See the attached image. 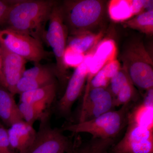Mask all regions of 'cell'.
Wrapping results in <instances>:
<instances>
[{
	"mask_svg": "<svg viewBox=\"0 0 153 153\" xmlns=\"http://www.w3.org/2000/svg\"><path fill=\"white\" fill-rule=\"evenodd\" d=\"M128 123H133L153 130V107L146 106L142 102L138 105L132 110H130Z\"/></svg>",
	"mask_w": 153,
	"mask_h": 153,
	"instance_id": "18",
	"label": "cell"
},
{
	"mask_svg": "<svg viewBox=\"0 0 153 153\" xmlns=\"http://www.w3.org/2000/svg\"><path fill=\"white\" fill-rule=\"evenodd\" d=\"M114 42L111 39L103 40L97 44L92 55L86 84L106 63L114 60Z\"/></svg>",
	"mask_w": 153,
	"mask_h": 153,
	"instance_id": "13",
	"label": "cell"
},
{
	"mask_svg": "<svg viewBox=\"0 0 153 153\" xmlns=\"http://www.w3.org/2000/svg\"><path fill=\"white\" fill-rule=\"evenodd\" d=\"M0 153H16L11 147L7 129L0 124Z\"/></svg>",
	"mask_w": 153,
	"mask_h": 153,
	"instance_id": "26",
	"label": "cell"
},
{
	"mask_svg": "<svg viewBox=\"0 0 153 153\" xmlns=\"http://www.w3.org/2000/svg\"><path fill=\"white\" fill-rule=\"evenodd\" d=\"M15 1L16 0H0V25L5 18L9 9Z\"/></svg>",
	"mask_w": 153,
	"mask_h": 153,
	"instance_id": "28",
	"label": "cell"
},
{
	"mask_svg": "<svg viewBox=\"0 0 153 153\" xmlns=\"http://www.w3.org/2000/svg\"><path fill=\"white\" fill-rule=\"evenodd\" d=\"M92 55L91 53L85 55L83 61L76 67L68 80L64 94L57 102L56 108L62 116L69 115L73 104L82 93L89 73Z\"/></svg>",
	"mask_w": 153,
	"mask_h": 153,
	"instance_id": "8",
	"label": "cell"
},
{
	"mask_svg": "<svg viewBox=\"0 0 153 153\" xmlns=\"http://www.w3.org/2000/svg\"><path fill=\"white\" fill-rule=\"evenodd\" d=\"M137 99L136 90L131 80L123 85L114 99V107L131 105Z\"/></svg>",
	"mask_w": 153,
	"mask_h": 153,
	"instance_id": "23",
	"label": "cell"
},
{
	"mask_svg": "<svg viewBox=\"0 0 153 153\" xmlns=\"http://www.w3.org/2000/svg\"><path fill=\"white\" fill-rule=\"evenodd\" d=\"M14 96L7 88L0 86V118L9 127L24 120Z\"/></svg>",
	"mask_w": 153,
	"mask_h": 153,
	"instance_id": "14",
	"label": "cell"
},
{
	"mask_svg": "<svg viewBox=\"0 0 153 153\" xmlns=\"http://www.w3.org/2000/svg\"><path fill=\"white\" fill-rule=\"evenodd\" d=\"M7 133L13 149L16 153H27L35 140L37 132L33 126L22 120L10 127Z\"/></svg>",
	"mask_w": 153,
	"mask_h": 153,
	"instance_id": "12",
	"label": "cell"
},
{
	"mask_svg": "<svg viewBox=\"0 0 153 153\" xmlns=\"http://www.w3.org/2000/svg\"><path fill=\"white\" fill-rule=\"evenodd\" d=\"M114 107V98L108 87L91 89L83 96L76 123L94 119L112 110Z\"/></svg>",
	"mask_w": 153,
	"mask_h": 153,
	"instance_id": "10",
	"label": "cell"
},
{
	"mask_svg": "<svg viewBox=\"0 0 153 153\" xmlns=\"http://www.w3.org/2000/svg\"><path fill=\"white\" fill-rule=\"evenodd\" d=\"M108 14L116 22H123L133 16L128 1H111L108 3Z\"/></svg>",
	"mask_w": 153,
	"mask_h": 153,
	"instance_id": "22",
	"label": "cell"
},
{
	"mask_svg": "<svg viewBox=\"0 0 153 153\" xmlns=\"http://www.w3.org/2000/svg\"><path fill=\"white\" fill-rule=\"evenodd\" d=\"M103 36V32L85 33L68 36L67 47L84 55H88L97 46Z\"/></svg>",
	"mask_w": 153,
	"mask_h": 153,
	"instance_id": "15",
	"label": "cell"
},
{
	"mask_svg": "<svg viewBox=\"0 0 153 153\" xmlns=\"http://www.w3.org/2000/svg\"><path fill=\"white\" fill-rule=\"evenodd\" d=\"M114 141L113 139L92 138L82 146L74 147L65 153H105Z\"/></svg>",
	"mask_w": 153,
	"mask_h": 153,
	"instance_id": "21",
	"label": "cell"
},
{
	"mask_svg": "<svg viewBox=\"0 0 153 153\" xmlns=\"http://www.w3.org/2000/svg\"><path fill=\"white\" fill-rule=\"evenodd\" d=\"M130 80H131L126 68L123 66L121 67L117 73L111 79L108 86L114 99L121 88Z\"/></svg>",
	"mask_w": 153,
	"mask_h": 153,
	"instance_id": "24",
	"label": "cell"
},
{
	"mask_svg": "<svg viewBox=\"0 0 153 153\" xmlns=\"http://www.w3.org/2000/svg\"><path fill=\"white\" fill-rule=\"evenodd\" d=\"M49 27L46 31L45 40L52 48L56 60L55 68L56 77L63 87L67 81L68 67L65 61L68 32L63 21L60 2L57 1L49 17Z\"/></svg>",
	"mask_w": 153,
	"mask_h": 153,
	"instance_id": "5",
	"label": "cell"
},
{
	"mask_svg": "<svg viewBox=\"0 0 153 153\" xmlns=\"http://www.w3.org/2000/svg\"><path fill=\"white\" fill-rule=\"evenodd\" d=\"M122 139L112 147L113 153H153V130L133 123Z\"/></svg>",
	"mask_w": 153,
	"mask_h": 153,
	"instance_id": "9",
	"label": "cell"
},
{
	"mask_svg": "<svg viewBox=\"0 0 153 153\" xmlns=\"http://www.w3.org/2000/svg\"><path fill=\"white\" fill-rule=\"evenodd\" d=\"M57 85L56 82L20 94V102L27 103H44L49 105L54 101Z\"/></svg>",
	"mask_w": 153,
	"mask_h": 153,
	"instance_id": "16",
	"label": "cell"
},
{
	"mask_svg": "<svg viewBox=\"0 0 153 153\" xmlns=\"http://www.w3.org/2000/svg\"><path fill=\"white\" fill-rule=\"evenodd\" d=\"M0 44L6 49L25 58L39 63L49 57L42 42L25 33L0 28Z\"/></svg>",
	"mask_w": 153,
	"mask_h": 153,
	"instance_id": "6",
	"label": "cell"
},
{
	"mask_svg": "<svg viewBox=\"0 0 153 153\" xmlns=\"http://www.w3.org/2000/svg\"><path fill=\"white\" fill-rule=\"evenodd\" d=\"M0 86L7 88V85L3 72L2 59L0 47Z\"/></svg>",
	"mask_w": 153,
	"mask_h": 153,
	"instance_id": "30",
	"label": "cell"
},
{
	"mask_svg": "<svg viewBox=\"0 0 153 153\" xmlns=\"http://www.w3.org/2000/svg\"><path fill=\"white\" fill-rule=\"evenodd\" d=\"M124 27L139 31L147 36L153 34V10L145 11L131 19L122 22Z\"/></svg>",
	"mask_w": 153,
	"mask_h": 153,
	"instance_id": "17",
	"label": "cell"
},
{
	"mask_svg": "<svg viewBox=\"0 0 153 153\" xmlns=\"http://www.w3.org/2000/svg\"><path fill=\"white\" fill-rule=\"evenodd\" d=\"M68 36L103 32L108 3L102 0H68L60 2Z\"/></svg>",
	"mask_w": 153,
	"mask_h": 153,
	"instance_id": "2",
	"label": "cell"
},
{
	"mask_svg": "<svg viewBox=\"0 0 153 153\" xmlns=\"http://www.w3.org/2000/svg\"><path fill=\"white\" fill-rule=\"evenodd\" d=\"M120 59L134 85L146 91L153 88V60L141 40L130 41L121 53Z\"/></svg>",
	"mask_w": 153,
	"mask_h": 153,
	"instance_id": "3",
	"label": "cell"
},
{
	"mask_svg": "<svg viewBox=\"0 0 153 153\" xmlns=\"http://www.w3.org/2000/svg\"><path fill=\"white\" fill-rule=\"evenodd\" d=\"M18 106L23 120L33 126L36 120H40L47 113L45 111L48 105L44 103H27L20 102Z\"/></svg>",
	"mask_w": 153,
	"mask_h": 153,
	"instance_id": "20",
	"label": "cell"
},
{
	"mask_svg": "<svg viewBox=\"0 0 153 153\" xmlns=\"http://www.w3.org/2000/svg\"><path fill=\"white\" fill-rule=\"evenodd\" d=\"M120 68V63L119 61L114 59L106 63L102 69L106 77L111 80Z\"/></svg>",
	"mask_w": 153,
	"mask_h": 153,
	"instance_id": "27",
	"label": "cell"
},
{
	"mask_svg": "<svg viewBox=\"0 0 153 153\" xmlns=\"http://www.w3.org/2000/svg\"><path fill=\"white\" fill-rule=\"evenodd\" d=\"M57 1L17 0L9 9L0 28L25 33L45 41V26Z\"/></svg>",
	"mask_w": 153,
	"mask_h": 153,
	"instance_id": "1",
	"label": "cell"
},
{
	"mask_svg": "<svg viewBox=\"0 0 153 153\" xmlns=\"http://www.w3.org/2000/svg\"><path fill=\"white\" fill-rule=\"evenodd\" d=\"M55 74H51L40 77H27L22 76L16 87V94L34 90L56 82Z\"/></svg>",
	"mask_w": 153,
	"mask_h": 153,
	"instance_id": "19",
	"label": "cell"
},
{
	"mask_svg": "<svg viewBox=\"0 0 153 153\" xmlns=\"http://www.w3.org/2000/svg\"><path fill=\"white\" fill-rule=\"evenodd\" d=\"M3 72L7 88L13 94H16V87L25 71L27 61L25 58L9 51L0 44Z\"/></svg>",
	"mask_w": 153,
	"mask_h": 153,
	"instance_id": "11",
	"label": "cell"
},
{
	"mask_svg": "<svg viewBox=\"0 0 153 153\" xmlns=\"http://www.w3.org/2000/svg\"><path fill=\"white\" fill-rule=\"evenodd\" d=\"M53 74L55 75V68H52L46 65L36 63L35 66L32 68L25 70L22 76L40 77Z\"/></svg>",
	"mask_w": 153,
	"mask_h": 153,
	"instance_id": "25",
	"label": "cell"
},
{
	"mask_svg": "<svg viewBox=\"0 0 153 153\" xmlns=\"http://www.w3.org/2000/svg\"><path fill=\"white\" fill-rule=\"evenodd\" d=\"M130 107L123 105L118 110L110 111L91 120L65 125L62 130L90 134L92 138L114 140L127 125Z\"/></svg>",
	"mask_w": 153,
	"mask_h": 153,
	"instance_id": "4",
	"label": "cell"
},
{
	"mask_svg": "<svg viewBox=\"0 0 153 153\" xmlns=\"http://www.w3.org/2000/svg\"><path fill=\"white\" fill-rule=\"evenodd\" d=\"M142 103L146 106L153 107V88L146 91Z\"/></svg>",
	"mask_w": 153,
	"mask_h": 153,
	"instance_id": "29",
	"label": "cell"
},
{
	"mask_svg": "<svg viewBox=\"0 0 153 153\" xmlns=\"http://www.w3.org/2000/svg\"><path fill=\"white\" fill-rule=\"evenodd\" d=\"M48 119L49 114L47 113L40 120L39 131L27 153H65L74 147L62 130L50 126Z\"/></svg>",
	"mask_w": 153,
	"mask_h": 153,
	"instance_id": "7",
	"label": "cell"
}]
</instances>
